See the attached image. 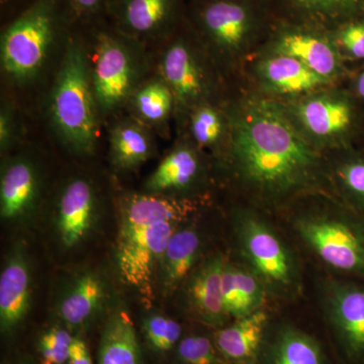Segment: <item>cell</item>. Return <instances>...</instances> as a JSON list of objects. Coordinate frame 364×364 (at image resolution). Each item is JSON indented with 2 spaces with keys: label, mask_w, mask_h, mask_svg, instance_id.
<instances>
[{
  "label": "cell",
  "mask_w": 364,
  "mask_h": 364,
  "mask_svg": "<svg viewBox=\"0 0 364 364\" xmlns=\"http://www.w3.org/2000/svg\"><path fill=\"white\" fill-rule=\"evenodd\" d=\"M232 136L230 168L249 205L275 215L308 193H331L327 161L277 105L249 102Z\"/></svg>",
  "instance_id": "6da1fadb"
},
{
  "label": "cell",
  "mask_w": 364,
  "mask_h": 364,
  "mask_svg": "<svg viewBox=\"0 0 364 364\" xmlns=\"http://www.w3.org/2000/svg\"><path fill=\"white\" fill-rule=\"evenodd\" d=\"M315 272L364 282V215L328 191L296 198L274 215Z\"/></svg>",
  "instance_id": "7a4b0ae2"
},
{
  "label": "cell",
  "mask_w": 364,
  "mask_h": 364,
  "mask_svg": "<svg viewBox=\"0 0 364 364\" xmlns=\"http://www.w3.org/2000/svg\"><path fill=\"white\" fill-rule=\"evenodd\" d=\"M203 200L147 193L124 196L119 205L116 262L124 284L151 304L160 263L181 225L202 212Z\"/></svg>",
  "instance_id": "3957f363"
},
{
  "label": "cell",
  "mask_w": 364,
  "mask_h": 364,
  "mask_svg": "<svg viewBox=\"0 0 364 364\" xmlns=\"http://www.w3.org/2000/svg\"><path fill=\"white\" fill-rule=\"evenodd\" d=\"M225 229L228 252L262 282L275 305L306 301L308 267L274 215L249 203L237 205Z\"/></svg>",
  "instance_id": "277c9868"
},
{
  "label": "cell",
  "mask_w": 364,
  "mask_h": 364,
  "mask_svg": "<svg viewBox=\"0 0 364 364\" xmlns=\"http://www.w3.org/2000/svg\"><path fill=\"white\" fill-rule=\"evenodd\" d=\"M85 54L77 38H69L50 97V112L62 140L78 154L87 155L97 145V104Z\"/></svg>",
  "instance_id": "5b68a950"
},
{
  "label": "cell",
  "mask_w": 364,
  "mask_h": 364,
  "mask_svg": "<svg viewBox=\"0 0 364 364\" xmlns=\"http://www.w3.org/2000/svg\"><path fill=\"white\" fill-rule=\"evenodd\" d=\"M343 364H364V282L308 268V293Z\"/></svg>",
  "instance_id": "8992f818"
},
{
  "label": "cell",
  "mask_w": 364,
  "mask_h": 364,
  "mask_svg": "<svg viewBox=\"0 0 364 364\" xmlns=\"http://www.w3.org/2000/svg\"><path fill=\"white\" fill-rule=\"evenodd\" d=\"M299 306H277L256 364H343L315 309L308 318Z\"/></svg>",
  "instance_id": "52a82bcc"
},
{
  "label": "cell",
  "mask_w": 364,
  "mask_h": 364,
  "mask_svg": "<svg viewBox=\"0 0 364 364\" xmlns=\"http://www.w3.org/2000/svg\"><path fill=\"white\" fill-rule=\"evenodd\" d=\"M64 0H33L1 36V65L9 77L37 75L58 36Z\"/></svg>",
  "instance_id": "ba28073f"
},
{
  "label": "cell",
  "mask_w": 364,
  "mask_h": 364,
  "mask_svg": "<svg viewBox=\"0 0 364 364\" xmlns=\"http://www.w3.org/2000/svg\"><path fill=\"white\" fill-rule=\"evenodd\" d=\"M219 226L203 221L202 212L177 229L163 254L158 273L159 291L164 298L176 296L191 272L218 249Z\"/></svg>",
  "instance_id": "9c48e42d"
},
{
  "label": "cell",
  "mask_w": 364,
  "mask_h": 364,
  "mask_svg": "<svg viewBox=\"0 0 364 364\" xmlns=\"http://www.w3.org/2000/svg\"><path fill=\"white\" fill-rule=\"evenodd\" d=\"M124 33L97 31L95 33V60L91 73L95 100L100 109L112 111L130 95L134 68Z\"/></svg>",
  "instance_id": "30bf717a"
},
{
  "label": "cell",
  "mask_w": 364,
  "mask_h": 364,
  "mask_svg": "<svg viewBox=\"0 0 364 364\" xmlns=\"http://www.w3.org/2000/svg\"><path fill=\"white\" fill-rule=\"evenodd\" d=\"M227 248L208 254L184 282L178 293L184 315L191 323L215 330L231 322L223 299Z\"/></svg>",
  "instance_id": "8fae6325"
},
{
  "label": "cell",
  "mask_w": 364,
  "mask_h": 364,
  "mask_svg": "<svg viewBox=\"0 0 364 364\" xmlns=\"http://www.w3.org/2000/svg\"><path fill=\"white\" fill-rule=\"evenodd\" d=\"M100 215L97 193L88 179L76 177L67 182L57 200L54 231L64 250L82 246L97 226Z\"/></svg>",
  "instance_id": "7c38bea8"
},
{
  "label": "cell",
  "mask_w": 364,
  "mask_h": 364,
  "mask_svg": "<svg viewBox=\"0 0 364 364\" xmlns=\"http://www.w3.org/2000/svg\"><path fill=\"white\" fill-rule=\"evenodd\" d=\"M196 20L203 35L226 52L240 51L258 26L247 0H198Z\"/></svg>",
  "instance_id": "4fadbf2b"
},
{
  "label": "cell",
  "mask_w": 364,
  "mask_h": 364,
  "mask_svg": "<svg viewBox=\"0 0 364 364\" xmlns=\"http://www.w3.org/2000/svg\"><path fill=\"white\" fill-rule=\"evenodd\" d=\"M109 299V284L102 273L83 270L62 287L55 303V314L60 324L77 335L105 312Z\"/></svg>",
  "instance_id": "5bb4252c"
},
{
  "label": "cell",
  "mask_w": 364,
  "mask_h": 364,
  "mask_svg": "<svg viewBox=\"0 0 364 364\" xmlns=\"http://www.w3.org/2000/svg\"><path fill=\"white\" fill-rule=\"evenodd\" d=\"M33 303V268L23 242L9 250L0 273V329L13 337L25 323Z\"/></svg>",
  "instance_id": "9a60e30c"
},
{
  "label": "cell",
  "mask_w": 364,
  "mask_h": 364,
  "mask_svg": "<svg viewBox=\"0 0 364 364\" xmlns=\"http://www.w3.org/2000/svg\"><path fill=\"white\" fill-rule=\"evenodd\" d=\"M181 0H112L107 13L124 35L135 39L159 37L176 26Z\"/></svg>",
  "instance_id": "2e32d148"
},
{
  "label": "cell",
  "mask_w": 364,
  "mask_h": 364,
  "mask_svg": "<svg viewBox=\"0 0 364 364\" xmlns=\"http://www.w3.org/2000/svg\"><path fill=\"white\" fill-rule=\"evenodd\" d=\"M273 52L299 60L327 81L336 77L341 68L336 44L327 36L309 28L280 31L273 43Z\"/></svg>",
  "instance_id": "e0dca14e"
},
{
  "label": "cell",
  "mask_w": 364,
  "mask_h": 364,
  "mask_svg": "<svg viewBox=\"0 0 364 364\" xmlns=\"http://www.w3.org/2000/svg\"><path fill=\"white\" fill-rule=\"evenodd\" d=\"M41 181L30 160L18 158L7 163L0 179V215L7 223L28 219L39 202Z\"/></svg>",
  "instance_id": "ac0fdd59"
},
{
  "label": "cell",
  "mask_w": 364,
  "mask_h": 364,
  "mask_svg": "<svg viewBox=\"0 0 364 364\" xmlns=\"http://www.w3.org/2000/svg\"><path fill=\"white\" fill-rule=\"evenodd\" d=\"M262 310L232 320L227 325L213 330L218 348L230 364H256L263 338L275 309Z\"/></svg>",
  "instance_id": "d6986e66"
},
{
  "label": "cell",
  "mask_w": 364,
  "mask_h": 364,
  "mask_svg": "<svg viewBox=\"0 0 364 364\" xmlns=\"http://www.w3.org/2000/svg\"><path fill=\"white\" fill-rule=\"evenodd\" d=\"M223 299L231 321L246 317L267 306H277L262 282L229 252L223 275Z\"/></svg>",
  "instance_id": "ffe728a7"
},
{
  "label": "cell",
  "mask_w": 364,
  "mask_h": 364,
  "mask_svg": "<svg viewBox=\"0 0 364 364\" xmlns=\"http://www.w3.org/2000/svg\"><path fill=\"white\" fill-rule=\"evenodd\" d=\"M298 117L311 136L321 142H331L348 131L353 114L345 98L318 95L306 98L299 104Z\"/></svg>",
  "instance_id": "44dd1931"
},
{
  "label": "cell",
  "mask_w": 364,
  "mask_h": 364,
  "mask_svg": "<svg viewBox=\"0 0 364 364\" xmlns=\"http://www.w3.org/2000/svg\"><path fill=\"white\" fill-rule=\"evenodd\" d=\"M161 70L164 82L181 105L195 104L202 97L205 90L203 73L183 38L174 40L166 48Z\"/></svg>",
  "instance_id": "7402d4cb"
},
{
  "label": "cell",
  "mask_w": 364,
  "mask_h": 364,
  "mask_svg": "<svg viewBox=\"0 0 364 364\" xmlns=\"http://www.w3.org/2000/svg\"><path fill=\"white\" fill-rule=\"evenodd\" d=\"M202 176L203 164L198 155L191 148L181 146L160 162L146 182V189L150 193L164 196L186 193L196 186Z\"/></svg>",
  "instance_id": "603a6c76"
},
{
  "label": "cell",
  "mask_w": 364,
  "mask_h": 364,
  "mask_svg": "<svg viewBox=\"0 0 364 364\" xmlns=\"http://www.w3.org/2000/svg\"><path fill=\"white\" fill-rule=\"evenodd\" d=\"M97 364H142L140 341L128 312L114 309L105 321Z\"/></svg>",
  "instance_id": "cb8c5ba5"
},
{
  "label": "cell",
  "mask_w": 364,
  "mask_h": 364,
  "mask_svg": "<svg viewBox=\"0 0 364 364\" xmlns=\"http://www.w3.org/2000/svg\"><path fill=\"white\" fill-rule=\"evenodd\" d=\"M258 71L264 85L280 95L310 92L329 82L299 60L286 55L275 54L265 59Z\"/></svg>",
  "instance_id": "d4e9b609"
},
{
  "label": "cell",
  "mask_w": 364,
  "mask_h": 364,
  "mask_svg": "<svg viewBox=\"0 0 364 364\" xmlns=\"http://www.w3.org/2000/svg\"><path fill=\"white\" fill-rule=\"evenodd\" d=\"M333 196L364 215V155H351L328 164Z\"/></svg>",
  "instance_id": "484cf974"
},
{
  "label": "cell",
  "mask_w": 364,
  "mask_h": 364,
  "mask_svg": "<svg viewBox=\"0 0 364 364\" xmlns=\"http://www.w3.org/2000/svg\"><path fill=\"white\" fill-rule=\"evenodd\" d=\"M151 153L149 136L138 124L122 123L114 127L111 136V155L117 167L136 168L147 161Z\"/></svg>",
  "instance_id": "4316f807"
},
{
  "label": "cell",
  "mask_w": 364,
  "mask_h": 364,
  "mask_svg": "<svg viewBox=\"0 0 364 364\" xmlns=\"http://www.w3.org/2000/svg\"><path fill=\"white\" fill-rule=\"evenodd\" d=\"M193 324L172 353V364H230L215 344L213 329Z\"/></svg>",
  "instance_id": "83f0119b"
},
{
  "label": "cell",
  "mask_w": 364,
  "mask_h": 364,
  "mask_svg": "<svg viewBox=\"0 0 364 364\" xmlns=\"http://www.w3.org/2000/svg\"><path fill=\"white\" fill-rule=\"evenodd\" d=\"M188 327L181 321L166 314L149 312L142 320V334L145 343L153 353L169 356L176 350Z\"/></svg>",
  "instance_id": "f1b7e54d"
},
{
  "label": "cell",
  "mask_w": 364,
  "mask_h": 364,
  "mask_svg": "<svg viewBox=\"0 0 364 364\" xmlns=\"http://www.w3.org/2000/svg\"><path fill=\"white\" fill-rule=\"evenodd\" d=\"M289 2L299 13L316 20L344 23L360 20L364 14V0H289Z\"/></svg>",
  "instance_id": "f546056e"
},
{
  "label": "cell",
  "mask_w": 364,
  "mask_h": 364,
  "mask_svg": "<svg viewBox=\"0 0 364 364\" xmlns=\"http://www.w3.org/2000/svg\"><path fill=\"white\" fill-rule=\"evenodd\" d=\"M173 97V93L166 83L152 81L136 92V112L150 123H160L166 119L171 111Z\"/></svg>",
  "instance_id": "4dcf8cb0"
},
{
  "label": "cell",
  "mask_w": 364,
  "mask_h": 364,
  "mask_svg": "<svg viewBox=\"0 0 364 364\" xmlns=\"http://www.w3.org/2000/svg\"><path fill=\"white\" fill-rule=\"evenodd\" d=\"M75 334L62 324L50 326L41 333L36 350L40 364H68Z\"/></svg>",
  "instance_id": "1f68e13d"
},
{
  "label": "cell",
  "mask_w": 364,
  "mask_h": 364,
  "mask_svg": "<svg viewBox=\"0 0 364 364\" xmlns=\"http://www.w3.org/2000/svg\"><path fill=\"white\" fill-rule=\"evenodd\" d=\"M191 133L196 142L210 147L219 142L223 133L222 117L212 107H202L191 117Z\"/></svg>",
  "instance_id": "d6a6232c"
},
{
  "label": "cell",
  "mask_w": 364,
  "mask_h": 364,
  "mask_svg": "<svg viewBox=\"0 0 364 364\" xmlns=\"http://www.w3.org/2000/svg\"><path fill=\"white\" fill-rule=\"evenodd\" d=\"M337 41L350 56L364 59V20L342 23L337 33Z\"/></svg>",
  "instance_id": "836d02e7"
},
{
  "label": "cell",
  "mask_w": 364,
  "mask_h": 364,
  "mask_svg": "<svg viewBox=\"0 0 364 364\" xmlns=\"http://www.w3.org/2000/svg\"><path fill=\"white\" fill-rule=\"evenodd\" d=\"M66 7L74 18L88 20L98 14L107 13L112 0H64Z\"/></svg>",
  "instance_id": "e575fe53"
},
{
  "label": "cell",
  "mask_w": 364,
  "mask_h": 364,
  "mask_svg": "<svg viewBox=\"0 0 364 364\" xmlns=\"http://www.w3.org/2000/svg\"><path fill=\"white\" fill-rule=\"evenodd\" d=\"M68 364H93L90 348L80 334L75 335L72 343Z\"/></svg>",
  "instance_id": "d590c367"
},
{
  "label": "cell",
  "mask_w": 364,
  "mask_h": 364,
  "mask_svg": "<svg viewBox=\"0 0 364 364\" xmlns=\"http://www.w3.org/2000/svg\"><path fill=\"white\" fill-rule=\"evenodd\" d=\"M13 117L4 109L0 116V145L2 149L11 146L14 135Z\"/></svg>",
  "instance_id": "8d00e7d4"
},
{
  "label": "cell",
  "mask_w": 364,
  "mask_h": 364,
  "mask_svg": "<svg viewBox=\"0 0 364 364\" xmlns=\"http://www.w3.org/2000/svg\"><path fill=\"white\" fill-rule=\"evenodd\" d=\"M4 364H40L36 363L35 360H33L32 358H23V356H21V358H16L14 359H11V360L6 361Z\"/></svg>",
  "instance_id": "74e56055"
},
{
  "label": "cell",
  "mask_w": 364,
  "mask_h": 364,
  "mask_svg": "<svg viewBox=\"0 0 364 364\" xmlns=\"http://www.w3.org/2000/svg\"><path fill=\"white\" fill-rule=\"evenodd\" d=\"M356 87H358L359 95L364 98V72L360 76H359Z\"/></svg>",
  "instance_id": "f35d334b"
}]
</instances>
